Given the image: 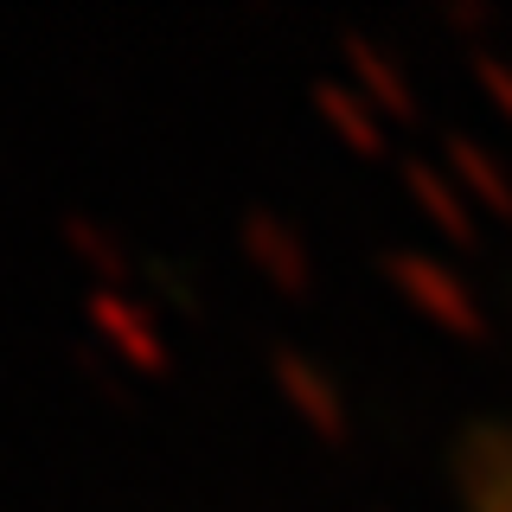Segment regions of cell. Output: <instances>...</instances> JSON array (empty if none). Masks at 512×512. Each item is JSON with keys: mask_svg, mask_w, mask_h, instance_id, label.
<instances>
[{"mask_svg": "<svg viewBox=\"0 0 512 512\" xmlns=\"http://www.w3.org/2000/svg\"><path fill=\"white\" fill-rule=\"evenodd\" d=\"M84 314H90L96 340H103L109 352H116V359L141 365V372H160V365H167V346H160L154 308H141V301L128 295V288H90Z\"/></svg>", "mask_w": 512, "mask_h": 512, "instance_id": "1", "label": "cell"}, {"mask_svg": "<svg viewBox=\"0 0 512 512\" xmlns=\"http://www.w3.org/2000/svg\"><path fill=\"white\" fill-rule=\"evenodd\" d=\"M64 250H71L77 263H84L90 276H96V288H122V282H128V269H135V263H128V244H122V237L109 231V224L84 218V212L64 218Z\"/></svg>", "mask_w": 512, "mask_h": 512, "instance_id": "2", "label": "cell"}]
</instances>
